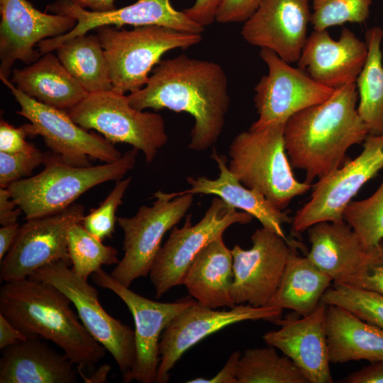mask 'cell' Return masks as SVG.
<instances>
[{
	"instance_id": "cell-38",
	"label": "cell",
	"mask_w": 383,
	"mask_h": 383,
	"mask_svg": "<svg viewBox=\"0 0 383 383\" xmlns=\"http://www.w3.org/2000/svg\"><path fill=\"white\" fill-rule=\"evenodd\" d=\"M340 284L374 292L383 296V239L377 244L367 248L361 262Z\"/></svg>"
},
{
	"instance_id": "cell-33",
	"label": "cell",
	"mask_w": 383,
	"mask_h": 383,
	"mask_svg": "<svg viewBox=\"0 0 383 383\" xmlns=\"http://www.w3.org/2000/svg\"><path fill=\"white\" fill-rule=\"evenodd\" d=\"M67 247L72 270L86 280L102 265H117L120 261L117 249L103 244L102 240L89 233L81 223L70 228Z\"/></svg>"
},
{
	"instance_id": "cell-17",
	"label": "cell",
	"mask_w": 383,
	"mask_h": 383,
	"mask_svg": "<svg viewBox=\"0 0 383 383\" xmlns=\"http://www.w3.org/2000/svg\"><path fill=\"white\" fill-rule=\"evenodd\" d=\"M251 240L250 249L235 245L231 250V298L235 305L269 306L284 271L290 242L264 226L253 233Z\"/></svg>"
},
{
	"instance_id": "cell-26",
	"label": "cell",
	"mask_w": 383,
	"mask_h": 383,
	"mask_svg": "<svg viewBox=\"0 0 383 383\" xmlns=\"http://www.w3.org/2000/svg\"><path fill=\"white\" fill-rule=\"evenodd\" d=\"M233 280V255L221 235L197 255L187 271L182 284L202 306L232 308L235 306L231 295Z\"/></svg>"
},
{
	"instance_id": "cell-36",
	"label": "cell",
	"mask_w": 383,
	"mask_h": 383,
	"mask_svg": "<svg viewBox=\"0 0 383 383\" xmlns=\"http://www.w3.org/2000/svg\"><path fill=\"white\" fill-rule=\"evenodd\" d=\"M311 23L324 30L345 23H362L369 18L372 0H311Z\"/></svg>"
},
{
	"instance_id": "cell-24",
	"label": "cell",
	"mask_w": 383,
	"mask_h": 383,
	"mask_svg": "<svg viewBox=\"0 0 383 383\" xmlns=\"http://www.w3.org/2000/svg\"><path fill=\"white\" fill-rule=\"evenodd\" d=\"M28 338L3 349L0 383H75L74 365L40 341Z\"/></svg>"
},
{
	"instance_id": "cell-5",
	"label": "cell",
	"mask_w": 383,
	"mask_h": 383,
	"mask_svg": "<svg viewBox=\"0 0 383 383\" xmlns=\"http://www.w3.org/2000/svg\"><path fill=\"white\" fill-rule=\"evenodd\" d=\"M284 126L274 123L238 134L229 146L228 165L241 184L281 211L312 187L294 177L285 150Z\"/></svg>"
},
{
	"instance_id": "cell-6",
	"label": "cell",
	"mask_w": 383,
	"mask_h": 383,
	"mask_svg": "<svg viewBox=\"0 0 383 383\" xmlns=\"http://www.w3.org/2000/svg\"><path fill=\"white\" fill-rule=\"evenodd\" d=\"M109 67L113 91L124 94L142 89L162 56L199 43L201 34L150 25L132 30L111 26L96 28Z\"/></svg>"
},
{
	"instance_id": "cell-7",
	"label": "cell",
	"mask_w": 383,
	"mask_h": 383,
	"mask_svg": "<svg viewBox=\"0 0 383 383\" xmlns=\"http://www.w3.org/2000/svg\"><path fill=\"white\" fill-rule=\"evenodd\" d=\"M66 111L77 124L98 131L113 144L127 143L142 151L149 163L168 141L161 115L134 109L126 95L113 90L88 94Z\"/></svg>"
},
{
	"instance_id": "cell-10",
	"label": "cell",
	"mask_w": 383,
	"mask_h": 383,
	"mask_svg": "<svg viewBox=\"0 0 383 383\" xmlns=\"http://www.w3.org/2000/svg\"><path fill=\"white\" fill-rule=\"evenodd\" d=\"M154 198L151 206H142L133 216L116 219L124 233V255L110 274L128 287L149 274L165 234L185 216L194 201L192 194L172 198L161 191Z\"/></svg>"
},
{
	"instance_id": "cell-48",
	"label": "cell",
	"mask_w": 383,
	"mask_h": 383,
	"mask_svg": "<svg viewBox=\"0 0 383 383\" xmlns=\"http://www.w3.org/2000/svg\"><path fill=\"white\" fill-rule=\"evenodd\" d=\"M80 7L96 12H104L116 9L115 0H72Z\"/></svg>"
},
{
	"instance_id": "cell-28",
	"label": "cell",
	"mask_w": 383,
	"mask_h": 383,
	"mask_svg": "<svg viewBox=\"0 0 383 383\" xmlns=\"http://www.w3.org/2000/svg\"><path fill=\"white\" fill-rule=\"evenodd\" d=\"M306 231L311 243L306 257L333 283H340L366 254L367 248L345 221L319 222Z\"/></svg>"
},
{
	"instance_id": "cell-14",
	"label": "cell",
	"mask_w": 383,
	"mask_h": 383,
	"mask_svg": "<svg viewBox=\"0 0 383 383\" xmlns=\"http://www.w3.org/2000/svg\"><path fill=\"white\" fill-rule=\"evenodd\" d=\"M84 216V206L74 203L58 213L26 219L1 261V280L27 278L37 270L58 261L70 265L68 231L73 224L81 223Z\"/></svg>"
},
{
	"instance_id": "cell-20",
	"label": "cell",
	"mask_w": 383,
	"mask_h": 383,
	"mask_svg": "<svg viewBox=\"0 0 383 383\" xmlns=\"http://www.w3.org/2000/svg\"><path fill=\"white\" fill-rule=\"evenodd\" d=\"M309 0H262L243 23V38L267 48L289 63L298 62L307 39L311 12Z\"/></svg>"
},
{
	"instance_id": "cell-3",
	"label": "cell",
	"mask_w": 383,
	"mask_h": 383,
	"mask_svg": "<svg viewBox=\"0 0 383 383\" xmlns=\"http://www.w3.org/2000/svg\"><path fill=\"white\" fill-rule=\"evenodd\" d=\"M70 299L53 285L29 277L6 282L0 313L28 338H43L60 348L77 370L91 367L106 348L86 329Z\"/></svg>"
},
{
	"instance_id": "cell-15",
	"label": "cell",
	"mask_w": 383,
	"mask_h": 383,
	"mask_svg": "<svg viewBox=\"0 0 383 383\" xmlns=\"http://www.w3.org/2000/svg\"><path fill=\"white\" fill-rule=\"evenodd\" d=\"M92 281L117 295L126 304L133 316L135 359L124 382H155L160 361L159 343L162 333L176 316L196 300L189 296L174 302H160L149 299L121 284L102 268L92 274Z\"/></svg>"
},
{
	"instance_id": "cell-9",
	"label": "cell",
	"mask_w": 383,
	"mask_h": 383,
	"mask_svg": "<svg viewBox=\"0 0 383 383\" xmlns=\"http://www.w3.org/2000/svg\"><path fill=\"white\" fill-rule=\"evenodd\" d=\"M70 265L64 261L53 262L28 277L53 285L70 299L86 329L114 358L124 382L135 359V331L105 311L96 289Z\"/></svg>"
},
{
	"instance_id": "cell-12",
	"label": "cell",
	"mask_w": 383,
	"mask_h": 383,
	"mask_svg": "<svg viewBox=\"0 0 383 383\" xmlns=\"http://www.w3.org/2000/svg\"><path fill=\"white\" fill-rule=\"evenodd\" d=\"M383 169V133L368 134L363 149L355 159L318 179L310 200L296 213L292 230L301 233L315 223L343 220V212L353 197Z\"/></svg>"
},
{
	"instance_id": "cell-27",
	"label": "cell",
	"mask_w": 383,
	"mask_h": 383,
	"mask_svg": "<svg viewBox=\"0 0 383 383\" xmlns=\"http://www.w3.org/2000/svg\"><path fill=\"white\" fill-rule=\"evenodd\" d=\"M11 74V82L18 90L58 109L67 111L88 94L51 52L22 69L13 68Z\"/></svg>"
},
{
	"instance_id": "cell-44",
	"label": "cell",
	"mask_w": 383,
	"mask_h": 383,
	"mask_svg": "<svg viewBox=\"0 0 383 383\" xmlns=\"http://www.w3.org/2000/svg\"><path fill=\"white\" fill-rule=\"evenodd\" d=\"M344 383H383V362H370L345 377Z\"/></svg>"
},
{
	"instance_id": "cell-1",
	"label": "cell",
	"mask_w": 383,
	"mask_h": 383,
	"mask_svg": "<svg viewBox=\"0 0 383 383\" xmlns=\"http://www.w3.org/2000/svg\"><path fill=\"white\" fill-rule=\"evenodd\" d=\"M126 97L137 110L168 109L190 114L194 125L188 148L196 151L205 150L218 140L231 102L222 67L184 54L161 60L145 85Z\"/></svg>"
},
{
	"instance_id": "cell-46",
	"label": "cell",
	"mask_w": 383,
	"mask_h": 383,
	"mask_svg": "<svg viewBox=\"0 0 383 383\" xmlns=\"http://www.w3.org/2000/svg\"><path fill=\"white\" fill-rule=\"evenodd\" d=\"M28 337L0 313V349L26 340Z\"/></svg>"
},
{
	"instance_id": "cell-40",
	"label": "cell",
	"mask_w": 383,
	"mask_h": 383,
	"mask_svg": "<svg viewBox=\"0 0 383 383\" xmlns=\"http://www.w3.org/2000/svg\"><path fill=\"white\" fill-rule=\"evenodd\" d=\"M262 0H222L216 21L221 23L247 21L257 9Z\"/></svg>"
},
{
	"instance_id": "cell-37",
	"label": "cell",
	"mask_w": 383,
	"mask_h": 383,
	"mask_svg": "<svg viewBox=\"0 0 383 383\" xmlns=\"http://www.w3.org/2000/svg\"><path fill=\"white\" fill-rule=\"evenodd\" d=\"M131 179L132 177H129L116 181L114 188L101 204L84 216L82 225L98 239L103 240L112 237L117 219L116 211L123 203L122 199Z\"/></svg>"
},
{
	"instance_id": "cell-29",
	"label": "cell",
	"mask_w": 383,
	"mask_h": 383,
	"mask_svg": "<svg viewBox=\"0 0 383 383\" xmlns=\"http://www.w3.org/2000/svg\"><path fill=\"white\" fill-rule=\"evenodd\" d=\"M290 246L283 275L269 306L291 309L300 316H307L321 303L333 279L307 257L299 255L293 243L290 242Z\"/></svg>"
},
{
	"instance_id": "cell-21",
	"label": "cell",
	"mask_w": 383,
	"mask_h": 383,
	"mask_svg": "<svg viewBox=\"0 0 383 383\" xmlns=\"http://www.w3.org/2000/svg\"><path fill=\"white\" fill-rule=\"evenodd\" d=\"M326 305L300 318L287 316L274 323L280 326L264 334L266 344L289 357L309 383L333 382L330 371L326 331Z\"/></svg>"
},
{
	"instance_id": "cell-13",
	"label": "cell",
	"mask_w": 383,
	"mask_h": 383,
	"mask_svg": "<svg viewBox=\"0 0 383 383\" xmlns=\"http://www.w3.org/2000/svg\"><path fill=\"white\" fill-rule=\"evenodd\" d=\"M259 54L268 73L254 88L258 118L250 128L285 123L296 113L326 101L333 94L334 89L318 83L304 70L291 66L273 51L261 48Z\"/></svg>"
},
{
	"instance_id": "cell-42",
	"label": "cell",
	"mask_w": 383,
	"mask_h": 383,
	"mask_svg": "<svg viewBox=\"0 0 383 383\" xmlns=\"http://www.w3.org/2000/svg\"><path fill=\"white\" fill-rule=\"evenodd\" d=\"M222 0H196L182 11L193 21L206 27L216 21V13Z\"/></svg>"
},
{
	"instance_id": "cell-30",
	"label": "cell",
	"mask_w": 383,
	"mask_h": 383,
	"mask_svg": "<svg viewBox=\"0 0 383 383\" xmlns=\"http://www.w3.org/2000/svg\"><path fill=\"white\" fill-rule=\"evenodd\" d=\"M55 50L65 68L88 94L113 89L109 63L97 35L77 36Z\"/></svg>"
},
{
	"instance_id": "cell-19",
	"label": "cell",
	"mask_w": 383,
	"mask_h": 383,
	"mask_svg": "<svg viewBox=\"0 0 383 383\" xmlns=\"http://www.w3.org/2000/svg\"><path fill=\"white\" fill-rule=\"evenodd\" d=\"M0 78L9 79L17 60L27 65L38 60L41 54L35 46L77 24L71 16L41 12L28 0H0Z\"/></svg>"
},
{
	"instance_id": "cell-49",
	"label": "cell",
	"mask_w": 383,
	"mask_h": 383,
	"mask_svg": "<svg viewBox=\"0 0 383 383\" xmlns=\"http://www.w3.org/2000/svg\"><path fill=\"white\" fill-rule=\"evenodd\" d=\"M111 370V367L109 365H104L101 366L90 377H87L82 372V370H77L79 374H80L84 382L86 383H102L107 382V376Z\"/></svg>"
},
{
	"instance_id": "cell-8",
	"label": "cell",
	"mask_w": 383,
	"mask_h": 383,
	"mask_svg": "<svg viewBox=\"0 0 383 383\" xmlns=\"http://www.w3.org/2000/svg\"><path fill=\"white\" fill-rule=\"evenodd\" d=\"M0 79L21 107L16 113L30 122L23 124L28 136L40 135L51 152L65 163L89 167L91 166L89 157L109 163L123 155L104 136L77 124L65 110L42 104L18 90L8 78Z\"/></svg>"
},
{
	"instance_id": "cell-25",
	"label": "cell",
	"mask_w": 383,
	"mask_h": 383,
	"mask_svg": "<svg viewBox=\"0 0 383 383\" xmlns=\"http://www.w3.org/2000/svg\"><path fill=\"white\" fill-rule=\"evenodd\" d=\"M326 331L330 363L383 362V330L350 311L326 305Z\"/></svg>"
},
{
	"instance_id": "cell-41",
	"label": "cell",
	"mask_w": 383,
	"mask_h": 383,
	"mask_svg": "<svg viewBox=\"0 0 383 383\" xmlns=\"http://www.w3.org/2000/svg\"><path fill=\"white\" fill-rule=\"evenodd\" d=\"M23 125L16 128L5 120L0 121V152L16 153L23 150L30 144Z\"/></svg>"
},
{
	"instance_id": "cell-34",
	"label": "cell",
	"mask_w": 383,
	"mask_h": 383,
	"mask_svg": "<svg viewBox=\"0 0 383 383\" xmlns=\"http://www.w3.org/2000/svg\"><path fill=\"white\" fill-rule=\"evenodd\" d=\"M343 220L359 237L365 247L383 239V181L370 197L351 201L343 212Z\"/></svg>"
},
{
	"instance_id": "cell-39",
	"label": "cell",
	"mask_w": 383,
	"mask_h": 383,
	"mask_svg": "<svg viewBox=\"0 0 383 383\" xmlns=\"http://www.w3.org/2000/svg\"><path fill=\"white\" fill-rule=\"evenodd\" d=\"M45 153L30 143L28 148L16 153L0 152V187L7 188L11 184L32 174L43 164Z\"/></svg>"
},
{
	"instance_id": "cell-43",
	"label": "cell",
	"mask_w": 383,
	"mask_h": 383,
	"mask_svg": "<svg viewBox=\"0 0 383 383\" xmlns=\"http://www.w3.org/2000/svg\"><path fill=\"white\" fill-rule=\"evenodd\" d=\"M242 353L233 352L223 367L212 378H195L187 381V383H237L236 373L238 360Z\"/></svg>"
},
{
	"instance_id": "cell-32",
	"label": "cell",
	"mask_w": 383,
	"mask_h": 383,
	"mask_svg": "<svg viewBox=\"0 0 383 383\" xmlns=\"http://www.w3.org/2000/svg\"><path fill=\"white\" fill-rule=\"evenodd\" d=\"M237 383H309L287 356H279L275 348L246 350L237 368Z\"/></svg>"
},
{
	"instance_id": "cell-2",
	"label": "cell",
	"mask_w": 383,
	"mask_h": 383,
	"mask_svg": "<svg viewBox=\"0 0 383 383\" xmlns=\"http://www.w3.org/2000/svg\"><path fill=\"white\" fill-rule=\"evenodd\" d=\"M355 82L334 89L326 101L299 111L284 123L285 150L292 167L308 184L322 179L348 160V150L362 143L368 129L357 112Z\"/></svg>"
},
{
	"instance_id": "cell-4",
	"label": "cell",
	"mask_w": 383,
	"mask_h": 383,
	"mask_svg": "<svg viewBox=\"0 0 383 383\" xmlns=\"http://www.w3.org/2000/svg\"><path fill=\"white\" fill-rule=\"evenodd\" d=\"M138 152L133 148L116 161L89 167L66 164L52 152H47L40 172L7 188L26 219L54 214L73 204L89 189L123 179L133 169Z\"/></svg>"
},
{
	"instance_id": "cell-18",
	"label": "cell",
	"mask_w": 383,
	"mask_h": 383,
	"mask_svg": "<svg viewBox=\"0 0 383 383\" xmlns=\"http://www.w3.org/2000/svg\"><path fill=\"white\" fill-rule=\"evenodd\" d=\"M47 10L53 13L71 16L77 24L70 32L42 40L37 46L41 55L55 50L65 41L87 34L92 29L104 26L121 28L156 25L179 31L201 34L205 28L191 20L182 11L176 10L170 0H138L129 6L104 12L84 9L72 0H57Z\"/></svg>"
},
{
	"instance_id": "cell-23",
	"label": "cell",
	"mask_w": 383,
	"mask_h": 383,
	"mask_svg": "<svg viewBox=\"0 0 383 383\" xmlns=\"http://www.w3.org/2000/svg\"><path fill=\"white\" fill-rule=\"evenodd\" d=\"M211 157L219 169V175L215 179L204 177H188L187 182L190 188L182 192L170 193L175 196L184 194H213L221 198L234 209H238L257 219L262 226L267 227L285 240H287L282 225L292 222L285 211L275 208L262 194L245 187L233 174L228 166V159L213 148Z\"/></svg>"
},
{
	"instance_id": "cell-45",
	"label": "cell",
	"mask_w": 383,
	"mask_h": 383,
	"mask_svg": "<svg viewBox=\"0 0 383 383\" xmlns=\"http://www.w3.org/2000/svg\"><path fill=\"white\" fill-rule=\"evenodd\" d=\"M22 210L13 199L8 188L0 187V223L6 226L17 223Z\"/></svg>"
},
{
	"instance_id": "cell-35",
	"label": "cell",
	"mask_w": 383,
	"mask_h": 383,
	"mask_svg": "<svg viewBox=\"0 0 383 383\" xmlns=\"http://www.w3.org/2000/svg\"><path fill=\"white\" fill-rule=\"evenodd\" d=\"M321 303L343 307L383 330V296L344 284H335L323 294Z\"/></svg>"
},
{
	"instance_id": "cell-31",
	"label": "cell",
	"mask_w": 383,
	"mask_h": 383,
	"mask_svg": "<svg viewBox=\"0 0 383 383\" xmlns=\"http://www.w3.org/2000/svg\"><path fill=\"white\" fill-rule=\"evenodd\" d=\"M367 56L355 84L358 92L357 112L369 134L383 133V64L381 44L383 28L374 26L365 35Z\"/></svg>"
},
{
	"instance_id": "cell-16",
	"label": "cell",
	"mask_w": 383,
	"mask_h": 383,
	"mask_svg": "<svg viewBox=\"0 0 383 383\" xmlns=\"http://www.w3.org/2000/svg\"><path fill=\"white\" fill-rule=\"evenodd\" d=\"M282 309L238 304L230 310H216L197 301L176 316L163 331L159 343L160 364L156 383H166L170 372L182 355L204 338L223 328L244 321L274 322Z\"/></svg>"
},
{
	"instance_id": "cell-47",
	"label": "cell",
	"mask_w": 383,
	"mask_h": 383,
	"mask_svg": "<svg viewBox=\"0 0 383 383\" xmlns=\"http://www.w3.org/2000/svg\"><path fill=\"white\" fill-rule=\"evenodd\" d=\"M18 223L2 226L0 229V260L1 262L11 248L18 232Z\"/></svg>"
},
{
	"instance_id": "cell-11",
	"label": "cell",
	"mask_w": 383,
	"mask_h": 383,
	"mask_svg": "<svg viewBox=\"0 0 383 383\" xmlns=\"http://www.w3.org/2000/svg\"><path fill=\"white\" fill-rule=\"evenodd\" d=\"M252 216L238 211L221 198L216 196L203 218L196 224L192 215L186 216L183 226H174L168 239L160 248L149 277L155 288V297L161 298L172 287L182 285L191 264L210 242L235 223L245 224Z\"/></svg>"
},
{
	"instance_id": "cell-22",
	"label": "cell",
	"mask_w": 383,
	"mask_h": 383,
	"mask_svg": "<svg viewBox=\"0 0 383 383\" xmlns=\"http://www.w3.org/2000/svg\"><path fill=\"white\" fill-rule=\"evenodd\" d=\"M367 56L365 41L343 28L335 40L326 30L308 36L297 62L314 80L331 89L355 82Z\"/></svg>"
}]
</instances>
